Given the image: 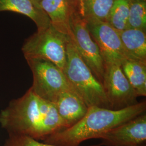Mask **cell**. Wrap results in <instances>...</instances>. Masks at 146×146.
Segmentation results:
<instances>
[{
	"label": "cell",
	"mask_w": 146,
	"mask_h": 146,
	"mask_svg": "<svg viewBox=\"0 0 146 146\" xmlns=\"http://www.w3.org/2000/svg\"><path fill=\"white\" fill-rule=\"evenodd\" d=\"M62 71L74 92L88 107L98 106L111 109L102 84L81 58L70 36L67 45L66 62Z\"/></svg>",
	"instance_id": "3"
},
{
	"label": "cell",
	"mask_w": 146,
	"mask_h": 146,
	"mask_svg": "<svg viewBox=\"0 0 146 146\" xmlns=\"http://www.w3.org/2000/svg\"><path fill=\"white\" fill-rule=\"evenodd\" d=\"M0 124L9 134L26 135L38 141L66 129L54 104L38 97L31 88L1 111Z\"/></svg>",
	"instance_id": "1"
},
{
	"label": "cell",
	"mask_w": 146,
	"mask_h": 146,
	"mask_svg": "<svg viewBox=\"0 0 146 146\" xmlns=\"http://www.w3.org/2000/svg\"><path fill=\"white\" fill-rule=\"evenodd\" d=\"M85 21L91 36L99 48L104 64L121 65L124 60L128 59L118 31L107 22L95 20Z\"/></svg>",
	"instance_id": "8"
},
{
	"label": "cell",
	"mask_w": 146,
	"mask_h": 146,
	"mask_svg": "<svg viewBox=\"0 0 146 146\" xmlns=\"http://www.w3.org/2000/svg\"><path fill=\"white\" fill-rule=\"evenodd\" d=\"M70 37L78 53L95 76L102 84L105 64L99 48L91 36L83 17L73 13L70 22Z\"/></svg>",
	"instance_id": "6"
},
{
	"label": "cell",
	"mask_w": 146,
	"mask_h": 146,
	"mask_svg": "<svg viewBox=\"0 0 146 146\" xmlns=\"http://www.w3.org/2000/svg\"><path fill=\"white\" fill-rule=\"evenodd\" d=\"M118 31L127 58L146 62V31L127 28Z\"/></svg>",
	"instance_id": "13"
},
{
	"label": "cell",
	"mask_w": 146,
	"mask_h": 146,
	"mask_svg": "<svg viewBox=\"0 0 146 146\" xmlns=\"http://www.w3.org/2000/svg\"><path fill=\"white\" fill-rule=\"evenodd\" d=\"M146 101L121 110L91 106L75 125L52 134L43 141L54 146H80L84 141L100 139L106 132L146 113Z\"/></svg>",
	"instance_id": "2"
},
{
	"label": "cell",
	"mask_w": 146,
	"mask_h": 146,
	"mask_svg": "<svg viewBox=\"0 0 146 146\" xmlns=\"http://www.w3.org/2000/svg\"><path fill=\"white\" fill-rule=\"evenodd\" d=\"M81 1H82V0H81Z\"/></svg>",
	"instance_id": "23"
},
{
	"label": "cell",
	"mask_w": 146,
	"mask_h": 146,
	"mask_svg": "<svg viewBox=\"0 0 146 146\" xmlns=\"http://www.w3.org/2000/svg\"><path fill=\"white\" fill-rule=\"evenodd\" d=\"M31 1L38 9L42 10L41 7V3L42 0H31Z\"/></svg>",
	"instance_id": "19"
},
{
	"label": "cell",
	"mask_w": 146,
	"mask_h": 146,
	"mask_svg": "<svg viewBox=\"0 0 146 146\" xmlns=\"http://www.w3.org/2000/svg\"><path fill=\"white\" fill-rule=\"evenodd\" d=\"M128 28L145 31L146 28V1H130Z\"/></svg>",
	"instance_id": "17"
},
{
	"label": "cell",
	"mask_w": 146,
	"mask_h": 146,
	"mask_svg": "<svg viewBox=\"0 0 146 146\" xmlns=\"http://www.w3.org/2000/svg\"><path fill=\"white\" fill-rule=\"evenodd\" d=\"M101 145L135 146L146 143V114L144 113L106 132Z\"/></svg>",
	"instance_id": "9"
},
{
	"label": "cell",
	"mask_w": 146,
	"mask_h": 146,
	"mask_svg": "<svg viewBox=\"0 0 146 146\" xmlns=\"http://www.w3.org/2000/svg\"><path fill=\"white\" fill-rule=\"evenodd\" d=\"M146 146V143H143V144H141V145H137V146Z\"/></svg>",
	"instance_id": "21"
},
{
	"label": "cell",
	"mask_w": 146,
	"mask_h": 146,
	"mask_svg": "<svg viewBox=\"0 0 146 146\" xmlns=\"http://www.w3.org/2000/svg\"><path fill=\"white\" fill-rule=\"evenodd\" d=\"M54 104L66 129L81 120L88 109L84 101L72 90L60 94Z\"/></svg>",
	"instance_id": "10"
},
{
	"label": "cell",
	"mask_w": 146,
	"mask_h": 146,
	"mask_svg": "<svg viewBox=\"0 0 146 146\" xmlns=\"http://www.w3.org/2000/svg\"><path fill=\"white\" fill-rule=\"evenodd\" d=\"M115 0H82L81 11L85 20L107 22Z\"/></svg>",
	"instance_id": "15"
},
{
	"label": "cell",
	"mask_w": 146,
	"mask_h": 146,
	"mask_svg": "<svg viewBox=\"0 0 146 146\" xmlns=\"http://www.w3.org/2000/svg\"><path fill=\"white\" fill-rule=\"evenodd\" d=\"M3 146H56L40 142L38 140L23 134H9Z\"/></svg>",
	"instance_id": "18"
},
{
	"label": "cell",
	"mask_w": 146,
	"mask_h": 146,
	"mask_svg": "<svg viewBox=\"0 0 146 146\" xmlns=\"http://www.w3.org/2000/svg\"><path fill=\"white\" fill-rule=\"evenodd\" d=\"M121 66L137 97L146 96V62L125 59Z\"/></svg>",
	"instance_id": "14"
},
{
	"label": "cell",
	"mask_w": 146,
	"mask_h": 146,
	"mask_svg": "<svg viewBox=\"0 0 146 146\" xmlns=\"http://www.w3.org/2000/svg\"><path fill=\"white\" fill-rule=\"evenodd\" d=\"M129 5V0H115L107 22L118 31L127 29Z\"/></svg>",
	"instance_id": "16"
},
{
	"label": "cell",
	"mask_w": 146,
	"mask_h": 146,
	"mask_svg": "<svg viewBox=\"0 0 146 146\" xmlns=\"http://www.w3.org/2000/svg\"></svg>",
	"instance_id": "22"
},
{
	"label": "cell",
	"mask_w": 146,
	"mask_h": 146,
	"mask_svg": "<svg viewBox=\"0 0 146 146\" xmlns=\"http://www.w3.org/2000/svg\"><path fill=\"white\" fill-rule=\"evenodd\" d=\"M130 1H146V0H129Z\"/></svg>",
	"instance_id": "20"
},
{
	"label": "cell",
	"mask_w": 146,
	"mask_h": 146,
	"mask_svg": "<svg viewBox=\"0 0 146 146\" xmlns=\"http://www.w3.org/2000/svg\"><path fill=\"white\" fill-rule=\"evenodd\" d=\"M119 64H105L102 85L110 108L121 110L138 103L137 96Z\"/></svg>",
	"instance_id": "7"
},
{
	"label": "cell",
	"mask_w": 146,
	"mask_h": 146,
	"mask_svg": "<svg viewBox=\"0 0 146 146\" xmlns=\"http://www.w3.org/2000/svg\"><path fill=\"white\" fill-rule=\"evenodd\" d=\"M11 11L26 16L34 21L37 30L51 25L47 14L38 9L31 0H0V12Z\"/></svg>",
	"instance_id": "12"
},
{
	"label": "cell",
	"mask_w": 146,
	"mask_h": 146,
	"mask_svg": "<svg viewBox=\"0 0 146 146\" xmlns=\"http://www.w3.org/2000/svg\"><path fill=\"white\" fill-rule=\"evenodd\" d=\"M69 36L52 26L37 30L22 47L26 59L40 58L54 63L62 70L66 62L67 45Z\"/></svg>",
	"instance_id": "4"
},
{
	"label": "cell",
	"mask_w": 146,
	"mask_h": 146,
	"mask_svg": "<svg viewBox=\"0 0 146 146\" xmlns=\"http://www.w3.org/2000/svg\"><path fill=\"white\" fill-rule=\"evenodd\" d=\"M26 60L33 76L30 88L38 97L54 104L61 93L74 92L62 70L54 63L40 58Z\"/></svg>",
	"instance_id": "5"
},
{
	"label": "cell",
	"mask_w": 146,
	"mask_h": 146,
	"mask_svg": "<svg viewBox=\"0 0 146 146\" xmlns=\"http://www.w3.org/2000/svg\"><path fill=\"white\" fill-rule=\"evenodd\" d=\"M41 7L54 28L64 34L70 35V22L74 11L70 0H42Z\"/></svg>",
	"instance_id": "11"
}]
</instances>
